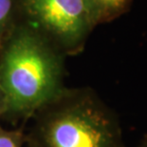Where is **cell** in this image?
I'll use <instances>...</instances> for the list:
<instances>
[{"label":"cell","mask_w":147,"mask_h":147,"mask_svg":"<svg viewBox=\"0 0 147 147\" xmlns=\"http://www.w3.org/2000/svg\"><path fill=\"white\" fill-rule=\"evenodd\" d=\"M30 14L68 52L82 48L92 28L84 0H26Z\"/></svg>","instance_id":"3"},{"label":"cell","mask_w":147,"mask_h":147,"mask_svg":"<svg viewBox=\"0 0 147 147\" xmlns=\"http://www.w3.org/2000/svg\"><path fill=\"white\" fill-rule=\"evenodd\" d=\"M129 2L130 0H84L93 25L121 14Z\"/></svg>","instance_id":"4"},{"label":"cell","mask_w":147,"mask_h":147,"mask_svg":"<svg viewBox=\"0 0 147 147\" xmlns=\"http://www.w3.org/2000/svg\"><path fill=\"white\" fill-rule=\"evenodd\" d=\"M26 137L23 128L6 130L0 126V147H23L26 143Z\"/></svg>","instance_id":"5"},{"label":"cell","mask_w":147,"mask_h":147,"mask_svg":"<svg viewBox=\"0 0 147 147\" xmlns=\"http://www.w3.org/2000/svg\"><path fill=\"white\" fill-rule=\"evenodd\" d=\"M63 59L43 36L22 29L0 52V93L3 117L26 121L65 89Z\"/></svg>","instance_id":"1"},{"label":"cell","mask_w":147,"mask_h":147,"mask_svg":"<svg viewBox=\"0 0 147 147\" xmlns=\"http://www.w3.org/2000/svg\"><path fill=\"white\" fill-rule=\"evenodd\" d=\"M32 118L39 147H127L117 114L90 88H65Z\"/></svg>","instance_id":"2"},{"label":"cell","mask_w":147,"mask_h":147,"mask_svg":"<svg viewBox=\"0 0 147 147\" xmlns=\"http://www.w3.org/2000/svg\"><path fill=\"white\" fill-rule=\"evenodd\" d=\"M3 117V99L1 93H0V118Z\"/></svg>","instance_id":"8"},{"label":"cell","mask_w":147,"mask_h":147,"mask_svg":"<svg viewBox=\"0 0 147 147\" xmlns=\"http://www.w3.org/2000/svg\"><path fill=\"white\" fill-rule=\"evenodd\" d=\"M26 146L27 147H39L38 144L34 142V139H32V137H30L29 135L27 134V137H26Z\"/></svg>","instance_id":"7"},{"label":"cell","mask_w":147,"mask_h":147,"mask_svg":"<svg viewBox=\"0 0 147 147\" xmlns=\"http://www.w3.org/2000/svg\"><path fill=\"white\" fill-rule=\"evenodd\" d=\"M136 147H147V137H144L142 142H140V143L138 146H136Z\"/></svg>","instance_id":"9"},{"label":"cell","mask_w":147,"mask_h":147,"mask_svg":"<svg viewBox=\"0 0 147 147\" xmlns=\"http://www.w3.org/2000/svg\"><path fill=\"white\" fill-rule=\"evenodd\" d=\"M12 7V0H0V29L4 26Z\"/></svg>","instance_id":"6"}]
</instances>
